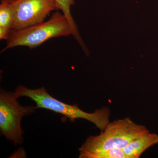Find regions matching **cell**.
<instances>
[{
  "label": "cell",
  "instance_id": "obj_1",
  "mask_svg": "<svg viewBox=\"0 0 158 158\" xmlns=\"http://www.w3.org/2000/svg\"><path fill=\"white\" fill-rule=\"evenodd\" d=\"M149 132L143 125L135 123L129 117L110 123L98 135L90 136L79 149V157L109 149H123L133 140Z\"/></svg>",
  "mask_w": 158,
  "mask_h": 158
},
{
  "label": "cell",
  "instance_id": "obj_2",
  "mask_svg": "<svg viewBox=\"0 0 158 158\" xmlns=\"http://www.w3.org/2000/svg\"><path fill=\"white\" fill-rule=\"evenodd\" d=\"M15 93L18 98L26 97L31 98L36 103L37 109L40 108L51 110L63 115L72 122L78 118L86 119L94 123L101 131L110 123V110L107 107L98 109L94 113H87L81 110L77 104H68L54 98L44 87L31 89L19 86L16 88Z\"/></svg>",
  "mask_w": 158,
  "mask_h": 158
},
{
  "label": "cell",
  "instance_id": "obj_3",
  "mask_svg": "<svg viewBox=\"0 0 158 158\" xmlns=\"http://www.w3.org/2000/svg\"><path fill=\"white\" fill-rule=\"evenodd\" d=\"M73 31L66 16L56 11L46 22L18 30H12L1 52L19 46L32 50L48 40L73 35Z\"/></svg>",
  "mask_w": 158,
  "mask_h": 158
},
{
  "label": "cell",
  "instance_id": "obj_4",
  "mask_svg": "<svg viewBox=\"0 0 158 158\" xmlns=\"http://www.w3.org/2000/svg\"><path fill=\"white\" fill-rule=\"evenodd\" d=\"M15 92L1 89L0 92V130L1 135L14 143L20 145L23 142V130L21 127L24 116L31 115L36 107L23 106L17 102Z\"/></svg>",
  "mask_w": 158,
  "mask_h": 158
},
{
  "label": "cell",
  "instance_id": "obj_5",
  "mask_svg": "<svg viewBox=\"0 0 158 158\" xmlns=\"http://www.w3.org/2000/svg\"><path fill=\"white\" fill-rule=\"evenodd\" d=\"M10 4L14 12L12 31L43 22L52 11L59 10L55 0H15Z\"/></svg>",
  "mask_w": 158,
  "mask_h": 158
},
{
  "label": "cell",
  "instance_id": "obj_6",
  "mask_svg": "<svg viewBox=\"0 0 158 158\" xmlns=\"http://www.w3.org/2000/svg\"><path fill=\"white\" fill-rule=\"evenodd\" d=\"M158 143V135L149 132L133 140L123 151L127 158H139L149 148Z\"/></svg>",
  "mask_w": 158,
  "mask_h": 158
},
{
  "label": "cell",
  "instance_id": "obj_7",
  "mask_svg": "<svg viewBox=\"0 0 158 158\" xmlns=\"http://www.w3.org/2000/svg\"><path fill=\"white\" fill-rule=\"evenodd\" d=\"M14 12L11 4L2 2L0 4V39L7 40L12 30Z\"/></svg>",
  "mask_w": 158,
  "mask_h": 158
},
{
  "label": "cell",
  "instance_id": "obj_8",
  "mask_svg": "<svg viewBox=\"0 0 158 158\" xmlns=\"http://www.w3.org/2000/svg\"><path fill=\"white\" fill-rule=\"evenodd\" d=\"M57 3L59 10H61L62 12L66 16L68 19L69 23L71 26L73 31V36L76 40L81 47L85 46L82 38L80 36L78 31L77 27L73 18L71 13V7L75 5L74 0H55Z\"/></svg>",
  "mask_w": 158,
  "mask_h": 158
},
{
  "label": "cell",
  "instance_id": "obj_9",
  "mask_svg": "<svg viewBox=\"0 0 158 158\" xmlns=\"http://www.w3.org/2000/svg\"><path fill=\"white\" fill-rule=\"evenodd\" d=\"M87 158H127L123 150L109 149L89 155Z\"/></svg>",
  "mask_w": 158,
  "mask_h": 158
},
{
  "label": "cell",
  "instance_id": "obj_10",
  "mask_svg": "<svg viewBox=\"0 0 158 158\" xmlns=\"http://www.w3.org/2000/svg\"><path fill=\"white\" fill-rule=\"evenodd\" d=\"M15 1V0H1V2H4L8 3L10 4V3L14 2Z\"/></svg>",
  "mask_w": 158,
  "mask_h": 158
}]
</instances>
